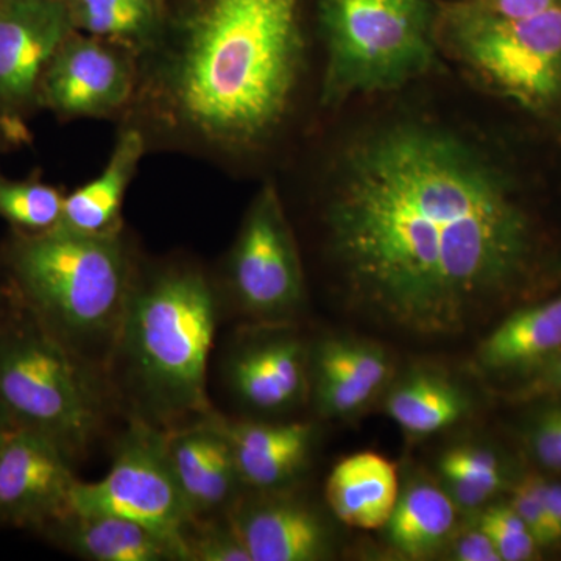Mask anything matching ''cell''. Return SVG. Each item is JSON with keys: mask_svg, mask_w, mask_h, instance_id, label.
<instances>
[{"mask_svg": "<svg viewBox=\"0 0 561 561\" xmlns=\"http://www.w3.org/2000/svg\"><path fill=\"white\" fill-rule=\"evenodd\" d=\"M217 424L234 457L243 489L286 490L308 463L313 427L306 423L228 421Z\"/></svg>", "mask_w": 561, "mask_h": 561, "instance_id": "18", "label": "cell"}, {"mask_svg": "<svg viewBox=\"0 0 561 561\" xmlns=\"http://www.w3.org/2000/svg\"><path fill=\"white\" fill-rule=\"evenodd\" d=\"M456 511L442 483L416 478L400 491L394 511L383 526L394 552L411 560L435 556L448 546L456 530Z\"/></svg>", "mask_w": 561, "mask_h": 561, "instance_id": "22", "label": "cell"}, {"mask_svg": "<svg viewBox=\"0 0 561 561\" xmlns=\"http://www.w3.org/2000/svg\"><path fill=\"white\" fill-rule=\"evenodd\" d=\"M321 25L323 105L400 90L434 65L421 0H323Z\"/></svg>", "mask_w": 561, "mask_h": 561, "instance_id": "6", "label": "cell"}, {"mask_svg": "<svg viewBox=\"0 0 561 561\" xmlns=\"http://www.w3.org/2000/svg\"><path fill=\"white\" fill-rule=\"evenodd\" d=\"M0 268L11 297L105 375L135 280L121 236L13 230L0 249Z\"/></svg>", "mask_w": 561, "mask_h": 561, "instance_id": "4", "label": "cell"}, {"mask_svg": "<svg viewBox=\"0 0 561 561\" xmlns=\"http://www.w3.org/2000/svg\"><path fill=\"white\" fill-rule=\"evenodd\" d=\"M305 55L300 0H194L138 55L135 95L173 138L249 153L289 116Z\"/></svg>", "mask_w": 561, "mask_h": 561, "instance_id": "2", "label": "cell"}, {"mask_svg": "<svg viewBox=\"0 0 561 561\" xmlns=\"http://www.w3.org/2000/svg\"><path fill=\"white\" fill-rule=\"evenodd\" d=\"M164 443L173 476L192 515L230 511L243 485L216 413L164 430Z\"/></svg>", "mask_w": 561, "mask_h": 561, "instance_id": "14", "label": "cell"}, {"mask_svg": "<svg viewBox=\"0 0 561 561\" xmlns=\"http://www.w3.org/2000/svg\"><path fill=\"white\" fill-rule=\"evenodd\" d=\"M184 561H251L230 515L194 516L181 534Z\"/></svg>", "mask_w": 561, "mask_h": 561, "instance_id": "27", "label": "cell"}, {"mask_svg": "<svg viewBox=\"0 0 561 561\" xmlns=\"http://www.w3.org/2000/svg\"><path fill=\"white\" fill-rule=\"evenodd\" d=\"M530 448L542 467L561 471V408L542 413L535 423Z\"/></svg>", "mask_w": 561, "mask_h": 561, "instance_id": "30", "label": "cell"}, {"mask_svg": "<svg viewBox=\"0 0 561 561\" xmlns=\"http://www.w3.org/2000/svg\"><path fill=\"white\" fill-rule=\"evenodd\" d=\"M66 2L70 3V7H72V3L76 2V0H66Z\"/></svg>", "mask_w": 561, "mask_h": 561, "instance_id": "38", "label": "cell"}, {"mask_svg": "<svg viewBox=\"0 0 561 561\" xmlns=\"http://www.w3.org/2000/svg\"><path fill=\"white\" fill-rule=\"evenodd\" d=\"M7 300H9V290H7L2 268H0V312H2V309L5 308Z\"/></svg>", "mask_w": 561, "mask_h": 561, "instance_id": "37", "label": "cell"}, {"mask_svg": "<svg viewBox=\"0 0 561 561\" xmlns=\"http://www.w3.org/2000/svg\"><path fill=\"white\" fill-rule=\"evenodd\" d=\"M561 353V295L518 309L486 335L476 362L489 373L535 371Z\"/></svg>", "mask_w": 561, "mask_h": 561, "instance_id": "21", "label": "cell"}, {"mask_svg": "<svg viewBox=\"0 0 561 561\" xmlns=\"http://www.w3.org/2000/svg\"><path fill=\"white\" fill-rule=\"evenodd\" d=\"M73 27L66 0H0V121L22 136L44 69Z\"/></svg>", "mask_w": 561, "mask_h": 561, "instance_id": "10", "label": "cell"}, {"mask_svg": "<svg viewBox=\"0 0 561 561\" xmlns=\"http://www.w3.org/2000/svg\"><path fill=\"white\" fill-rule=\"evenodd\" d=\"M111 397L105 375L9 294L0 312V404L18 426L46 435L77 460L101 434Z\"/></svg>", "mask_w": 561, "mask_h": 561, "instance_id": "5", "label": "cell"}, {"mask_svg": "<svg viewBox=\"0 0 561 561\" xmlns=\"http://www.w3.org/2000/svg\"><path fill=\"white\" fill-rule=\"evenodd\" d=\"M73 22L88 35L135 51L146 49L160 31L153 0H76Z\"/></svg>", "mask_w": 561, "mask_h": 561, "instance_id": "24", "label": "cell"}, {"mask_svg": "<svg viewBox=\"0 0 561 561\" xmlns=\"http://www.w3.org/2000/svg\"><path fill=\"white\" fill-rule=\"evenodd\" d=\"M136 54L95 36L70 33L44 69L39 108L60 117H103L135 99Z\"/></svg>", "mask_w": 561, "mask_h": 561, "instance_id": "11", "label": "cell"}, {"mask_svg": "<svg viewBox=\"0 0 561 561\" xmlns=\"http://www.w3.org/2000/svg\"><path fill=\"white\" fill-rule=\"evenodd\" d=\"M386 411L402 431L427 437L463 420L471 411V400L448 376L419 370L390 390Z\"/></svg>", "mask_w": 561, "mask_h": 561, "instance_id": "23", "label": "cell"}, {"mask_svg": "<svg viewBox=\"0 0 561 561\" xmlns=\"http://www.w3.org/2000/svg\"><path fill=\"white\" fill-rule=\"evenodd\" d=\"M397 467L378 453L345 457L332 468L324 485V500L332 515L346 527L383 529L400 497Z\"/></svg>", "mask_w": 561, "mask_h": 561, "instance_id": "19", "label": "cell"}, {"mask_svg": "<svg viewBox=\"0 0 561 561\" xmlns=\"http://www.w3.org/2000/svg\"><path fill=\"white\" fill-rule=\"evenodd\" d=\"M228 381L236 397L260 412H283L309 393V353L300 339L267 335L232 353Z\"/></svg>", "mask_w": 561, "mask_h": 561, "instance_id": "15", "label": "cell"}, {"mask_svg": "<svg viewBox=\"0 0 561 561\" xmlns=\"http://www.w3.org/2000/svg\"><path fill=\"white\" fill-rule=\"evenodd\" d=\"M20 430L16 421L13 420V416L7 412V409L0 404V448L5 445V442L9 440L11 435L14 434V431Z\"/></svg>", "mask_w": 561, "mask_h": 561, "instance_id": "35", "label": "cell"}, {"mask_svg": "<svg viewBox=\"0 0 561 561\" xmlns=\"http://www.w3.org/2000/svg\"><path fill=\"white\" fill-rule=\"evenodd\" d=\"M540 490L546 512L561 542V483L548 482L540 478Z\"/></svg>", "mask_w": 561, "mask_h": 561, "instance_id": "34", "label": "cell"}, {"mask_svg": "<svg viewBox=\"0 0 561 561\" xmlns=\"http://www.w3.org/2000/svg\"><path fill=\"white\" fill-rule=\"evenodd\" d=\"M448 546H451V559L457 561H502L493 542L485 531L472 526L471 529L454 534Z\"/></svg>", "mask_w": 561, "mask_h": 561, "instance_id": "31", "label": "cell"}, {"mask_svg": "<svg viewBox=\"0 0 561 561\" xmlns=\"http://www.w3.org/2000/svg\"><path fill=\"white\" fill-rule=\"evenodd\" d=\"M451 44L476 76L526 108H545L560 95L561 3L524 18L468 11L453 24Z\"/></svg>", "mask_w": 561, "mask_h": 561, "instance_id": "7", "label": "cell"}, {"mask_svg": "<svg viewBox=\"0 0 561 561\" xmlns=\"http://www.w3.org/2000/svg\"><path fill=\"white\" fill-rule=\"evenodd\" d=\"M389 354L371 342L330 339L309 353V390L317 411L342 419L362 411L389 381Z\"/></svg>", "mask_w": 561, "mask_h": 561, "instance_id": "17", "label": "cell"}, {"mask_svg": "<svg viewBox=\"0 0 561 561\" xmlns=\"http://www.w3.org/2000/svg\"><path fill=\"white\" fill-rule=\"evenodd\" d=\"M476 526L485 531L502 561L534 560L540 551L529 527L511 504L485 505Z\"/></svg>", "mask_w": 561, "mask_h": 561, "instance_id": "28", "label": "cell"}, {"mask_svg": "<svg viewBox=\"0 0 561 561\" xmlns=\"http://www.w3.org/2000/svg\"><path fill=\"white\" fill-rule=\"evenodd\" d=\"M228 515L251 561H317L331 556V530L323 516L284 490L239 496Z\"/></svg>", "mask_w": 561, "mask_h": 561, "instance_id": "13", "label": "cell"}, {"mask_svg": "<svg viewBox=\"0 0 561 561\" xmlns=\"http://www.w3.org/2000/svg\"><path fill=\"white\" fill-rule=\"evenodd\" d=\"M65 197L57 187L41 181L0 176V217L16 231L43 232L57 227Z\"/></svg>", "mask_w": 561, "mask_h": 561, "instance_id": "26", "label": "cell"}, {"mask_svg": "<svg viewBox=\"0 0 561 561\" xmlns=\"http://www.w3.org/2000/svg\"><path fill=\"white\" fill-rule=\"evenodd\" d=\"M231 287L239 308L260 323H286L305 300L300 254L278 192L268 186L253 202L231 256Z\"/></svg>", "mask_w": 561, "mask_h": 561, "instance_id": "9", "label": "cell"}, {"mask_svg": "<svg viewBox=\"0 0 561 561\" xmlns=\"http://www.w3.org/2000/svg\"><path fill=\"white\" fill-rule=\"evenodd\" d=\"M72 508L131 519L180 546L181 534L194 518L173 476L164 430L133 416L117 442L108 474L98 482H77Z\"/></svg>", "mask_w": 561, "mask_h": 561, "instance_id": "8", "label": "cell"}, {"mask_svg": "<svg viewBox=\"0 0 561 561\" xmlns=\"http://www.w3.org/2000/svg\"><path fill=\"white\" fill-rule=\"evenodd\" d=\"M560 0H490V13L504 18H524L559 5Z\"/></svg>", "mask_w": 561, "mask_h": 561, "instance_id": "32", "label": "cell"}, {"mask_svg": "<svg viewBox=\"0 0 561 561\" xmlns=\"http://www.w3.org/2000/svg\"><path fill=\"white\" fill-rule=\"evenodd\" d=\"M25 139H27L25 136L14 131L5 122L0 121V153L10 149V146H13V144H20Z\"/></svg>", "mask_w": 561, "mask_h": 561, "instance_id": "36", "label": "cell"}, {"mask_svg": "<svg viewBox=\"0 0 561 561\" xmlns=\"http://www.w3.org/2000/svg\"><path fill=\"white\" fill-rule=\"evenodd\" d=\"M76 460L39 432L14 431L0 448V526L36 534L72 507Z\"/></svg>", "mask_w": 561, "mask_h": 561, "instance_id": "12", "label": "cell"}, {"mask_svg": "<svg viewBox=\"0 0 561 561\" xmlns=\"http://www.w3.org/2000/svg\"><path fill=\"white\" fill-rule=\"evenodd\" d=\"M216 323V295L195 268L133 280L105 368L133 419L172 430L213 412L206 383Z\"/></svg>", "mask_w": 561, "mask_h": 561, "instance_id": "3", "label": "cell"}, {"mask_svg": "<svg viewBox=\"0 0 561 561\" xmlns=\"http://www.w3.org/2000/svg\"><path fill=\"white\" fill-rule=\"evenodd\" d=\"M508 504L522 516L540 549L560 545L557 531L553 529L548 512H546L545 502H542L540 478L538 476H526L516 483L513 486Z\"/></svg>", "mask_w": 561, "mask_h": 561, "instance_id": "29", "label": "cell"}, {"mask_svg": "<svg viewBox=\"0 0 561 561\" xmlns=\"http://www.w3.org/2000/svg\"><path fill=\"white\" fill-rule=\"evenodd\" d=\"M61 551L90 561H184L180 542L131 519L72 507L36 531Z\"/></svg>", "mask_w": 561, "mask_h": 561, "instance_id": "16", "label": "cell"}, {"mask_svg": "<svg viewBox=\"0 0 561 561\" xmlns=\"http://www.w3.org/2000/svg\"><path fill=\"white\" fill-rule=\"evenodd\" d=\"M321 209L356 319L420 342L478 331L530 272L534 231L508 176L457 128L398 119L343 149Z\"/></svg>", "mask_w": 561, "mask_h": 561, "instance_id": "1", "label": "cell"}, {"mask_svg": "<svg viewBox=\"0 0 561 561\" xmlns=\"http://www.w3.org/2000/svg\"><path fill=\"white\" fill-rule=\"evenodd\" d=\"M442 486L457 507L479 511L496 496L507 471L497 454L478 445L453 446L438 459Z\"/></svg>", "mask_w": 561, "mask_h": 561, "instance_id": "25", "label": "cell"}, {"mask_svg": "<svg viewBox=\"0 0 561 561\" xmlns=\"http://www.w3.org/2000/svg\"><path fill=\"white\" fill-rule=\"evenodd\" d=\"M551 391H561V353L538 368L537 375L531 378L524 393L541 394L551 393Z\"/></svg>", "mask_w": 561, "mask_h": 561, "instance_id": "33", "label": "cell"}, {"mask_svg": "<svg viewBox=\"0 0 561 561\" xmlns=\"http://www.w3.org/2000/svg\"><path fill=\"white\" fill-rule=\"evenodd\" d=\"M144 151L146 136L139 128L122 131L105 169L66 195L57 227L80 234H119L122 203Z\"/></svg>", "mask_w": 561, "mask_h": 561, "instance_id": "20", "label": "cell"}]
</instances>
